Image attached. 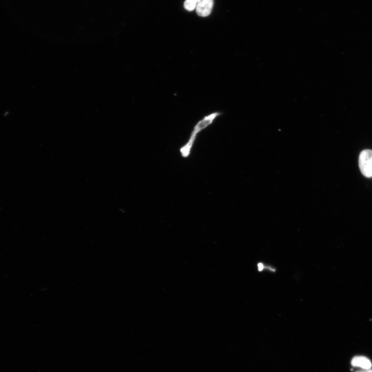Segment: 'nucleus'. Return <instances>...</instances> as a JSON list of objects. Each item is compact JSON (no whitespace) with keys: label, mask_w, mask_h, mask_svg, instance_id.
Masks as SVG:
<instances>
[{"label":"nucleus","mask_w":372,"mask_h":372,"mask_svg":"<svg viewBox=\"0 0 372 372\" xmlns=\"http://www.w3.org/2000/svg\"><path fill=\"white\" fill-rule=\"evenodd\" d=\"M220 114L219 112H214L206 115L196 125L191 132L188 141L180 148V152L182 157L187 158L190 156L191 149L194 144L198 134L211 125Z\"/></svg>","instance_id":"obj_1"},{"label":"nucleus","mask_w":372,"mask_h":372,"mask_svg":"<svg viewBox=\"0 0 372 372\" xmlns=\"http://www.w3.org/2000/svg\"><path fill=\"white\" fill-rule=\"evenodd\" d=\"M359 166L362 174L366 177H372V151H362L359 157Z\"/></svg>","instance_id":"obj_2"},{"label":"nucleus","mask_w":372,"mask_h":372,"mask_svg":"<svg viewBox=\"0 0 372 372\" xmlns=\"http://www.w3.org/2000/svg\"><path fill=\"white\" fill-rule=\"evenodd\" d=\"M213 4L214 0H199L196 8L197 14L201 17L209 16Z\"/></svg>","instance_id":"obj_3"},{"label":"nucleus","mask_w":372,"mask_h":372,"mask_svg":"<svg viewBox=\"0 0 372 372\" xmlns=\"http://www.w3.org/2000/svg\"><path fill=\"white\" fill-rule=\"evenodd\" d=\"M352 365L362 369H370L372 365L371 361L364 356H356L352 361Z\"/></svg>","instance_id":"obj_4"},{"label":"nucleus","mask_w":372,"mask_h":372,"mask_svg":"<svg viewBox=\"0 0 372 372\" xmlns=\"http://www.w3.org/2000/svg\"><path fill=\"white\" fill-rule=\"evenodd\" d=\"M199 0H186L184 3L185 8L188 11L194 10L197 6Z\"/></svg>","instance_id":"obj_5"},{"label":"nucleus","mask_w":372,"mask_h":372,"mask_svg":"<svg viewBox=\"0 0 372 372\" xmlns=\"http://www.w3.org/2000/svg\"><path fill=\"white\" fill-rule=\"evenodd\" d=\"M356 372H372V369H362V370Z\"/></svg>","instance_id":"obj_6"}]
</instances>
